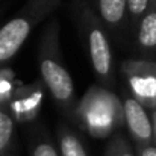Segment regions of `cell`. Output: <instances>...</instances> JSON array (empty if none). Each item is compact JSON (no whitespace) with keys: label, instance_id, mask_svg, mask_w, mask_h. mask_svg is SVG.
Wrapping results in <instances>:
<instances>
[{"label":"cell","instance_id":"1","mask_svg":"<svg viewBox=\"0 0 156 156\" xmlns=\"http://www.w3.org/2000/svg\"><path fill=\"white\" fill-rule=\"evenodd\" d=\"M59 30L58 18H50L44 26L38 50V68L41 80L52 94L59 111L67 118L74 120V112L77 108L76 90L64 64V55L59 44Z\"/></svg>","mask_w":156,"mask_h":156},{"label":"cell","instance_id":"2","mask_svg":"<svg viewBox=\"0 0 156 156\" xmlns=\"http://www.w3.org/2000/svg\"><path fill=\"white\" fill-rule=\"evenodd\" d=\"M71 8L80 35L85 40L87 50L90 53V61L97 80L106 88H112V85L115 83L114 53L111 49L108 37L109 32L106 26L87 0H73Z\"/></svg>","mask_w":156,"mask_h":156},{"label":"cell","instance_id":"3","mask_svg":"<svg viewBox=\"0 0 156 156\" xmlns=\"http://www.w3.org/2000/svg\"><path fill=\"white\" fill-rule=\"evenodd\" d=\"M73 121L94 138L109 136L126 124L123 100L103 85H91L77 102Z\"/></svg>","mask_w":156,"mask_h":156},{"label":"cell","instance_id":"4","mask_svg":"<svg viewBox=\"0 0 156 156\" xmlns=\"http://www.w3.org/2000/svg\"><path fill=\"white\" fill-rule=\"evenodd\" d=\"M61 3L62 0H26L20 11L0 27V67L18 53L32 30Z\"/></svg>","mask_w":156,"mask_h":156},{"label":"cell","instance_id":"5","mask_svg":"<svg viewBox=\"0 0 156 156\" xmlns=\"http://www.w3.org/2000/svg\"><path fill=\"white\" fill-rule=\"evenodd\" d=\"M132 96L146 108H156V64L144 59H126L120 65Z\"/></svg>","mask_w":156,"mask_h":156},{"label":"cell","instance_id":"6","mask_svg":"<svg viewBox=\"0 0 156 156\" xmlns=\"http://www.w3.org/2000/svg\"><path fill=\"white\" fill-rule=\"evenodd\" d=\"M46 85L43 80H35L29 85H20L11 97L8 108L18 124H27L41 112Z\"/></svg>","mask_w":156,"mask_h":156},{"label":"cell","instance_id":"7","mask_svg":"<svg viewBox=\"0 0 156 156\" xmlns=\"http://www.w3.org/2000/svg\"><path fill=\"white\" fill-rule=\"evenodd\" d=\"M123 106H124V123L133 141L136 143L138 149L150 146L153 143L155 129L149 114L146 112V106L141 102H138L133 96H129V93L124 94Z\"/></svg>","mask_w":156,"mask_h":156},{"label":"cell","instance_id":"8","mask_svg":"<svg viewBox=\"0 0 156 156\" xmlns=\"http://www.w3.org/2000/svg\"><path fill=\"white\" fill-rule=\"evenodd\" d=\"M94 11L102 18L108 32L120 35L129 29L127 0H93Z\"/></svg>","mask_w":156,"mask_h":156},{"label":"cell","instance_id":"9","mask_svg":"<svg viewBox=\"0 0 156 156\" xmlns=\"http://www.w3.org/2000/svg\"><path fill=\"white\" fill-rule=\"evenodd\" d=\"M136 43L141 52L156 50V2H152L136 27Z\"/></svg>","mask_w":156,"mask_h":156},{"label":"cell","instance_id":"10","mask_svg":"<svg viewBox=\"0 0 156 156\" xmlns=\"http://www.w3.org/2000/svg\"><path fill=\"white\" fill-rule=\"evenodd\" d=\"M58 146L61 156H88L80 136L65 124H59L58 127Z\"/></svg>","mask_w":156,"mask_h":156},{"label":"cell","instance_id":"11","mask_svg":"<svg viewBox=\"0 0 156 156\" xmlns=\"http://www.w3.org/2000/svg\"><path fill=\"white\" fill-rule=\"evenodd\" d=\"M15 120L8 106H0V155L12 153L15 143Z\"/></svg>","mask_w":156,"mask_h":156},{"label":"cell","instance_id":"12","mask_svg":"<svg viewBox=\"0 0 156 156\" xmlns=\"http://www.w3.org/2000/svg\"><path fill=\"white\" fill-rule=\"evenodd\" d=\"M20 85L21 83L11 67L8 65L0 67V106H8L11 97L14 96V93Z\"/></svg>","mask_w":156,"mask_h":156},{"label":"cell","instance_id":"13","mask_svg":"<svg viewBox=\"0 0 156 156\" xmlns=\"http://www.w3.org/2000/svg\"><path fill=\"white\" fill-rule=\"evenodd\" d=\"M152 5V0H127V9H129V30L136 32V27L143 18V15L147 12L149 6Z\"/></svg>","mask_w":156,"mask_h":156},{"label":"cell","instance_id":"14","mask_svg":"<svg viewBox=\"0 0 156 156\" xmlns=\"http://www.w3.org/2000/svg\"><path fill=\"white\" fill-rule=\"evenodd\" d=\"M105 156H135L130 144L126 141V138L120 133H117L108 144Z\"/></svg>","mask_w":156,"mask_h":156},{"label":"cell","instance_id":"15","mask_svg":"<svg viewBox=\"0 0 156 156\" xmlns=\"http://www.w3.org/2000/svg\"><path fill=\"white\" fill-rule=\"evenodd\" d=\"M30 156H61L50 140L37 136L30 144Z\"/></svg>","mask_w":156,"mask_h":156},{"label":"cell","instance_id":"16","mask_svg":"<svg viewBox=\"0 0 156 156\" xmlns=\"http://www.w3.org/2000/svg\"><path fill=\"white\" fill-rule=\"evenodd\" d=\"M140 150V156H156V147L155 146H146V147H141L138 149Z\"/></svg>","mask_w":156,"mask_h":156},{"label":"cell","instance_id":"17","mask_svg":"<svg viewBox=\"0 0 156 156\" xmlns=\"http://www.w3.org/2000/svg\"><path fill=\"white\" fill-rule=\"evenodd\" d=\"M153 129H155V138H156V114H155V123H153Z\"/></svg>","mask_w":156,"mask_h":156},{"label":"cell","instance_id":"18","mask_svg":"<svg viewBox=\"0 0 156 156\" xmlns=\"http://www.w3.org/2000/svg\"><path fill=\"white\" fill-rule=\"evenodd\" d=\"M3 14H5V8H0V17H2Z\"/></svg>","mask_w":156,"mask_h":156},{"label":"cell","instance_id":"19","mask_svg":"<svg viewBox=\"0 0 156 156\" xmlns=\"http://www.w3.org/2000/svg\"><path fill=\"white\" fill-rule=\"evenodd\" d=\"M0 156H17V155H14V153H6V155H0Z\"/></svg>","mask_w":156,"mask_h":156},{"label":"cell","instance_id":"20","mask_svg":"<svg viewBox=\"0 0 156 156\" xmlns=\"http://www.w3.org/2000/svg\"><path fill=\"white\" fill-rule=\"evenodd\" d=\"M152 2H156V0H152Z\"/></svg>","mask_w":156,"mask_h":156}]
</instances>
